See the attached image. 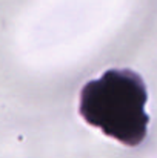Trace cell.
<instances>
[{
  "mask_svg": "<svg viewBox=\"0 0 157 158\" xmlns=\"http://www.w3.org/2000/svg\"><path fill=\"white\" fill-rule=\"evenodd\" d=\"M145 105L143 85L126 72H106L82 92L83 117L126 144H137L146 134Z\"/></svg>",
  "mask_w": 157,
  "mask_h": 158,
  "instance_id": "7a4b0ae2",
  "label": "cell"
},
{
  "mask_svg": "<svg viewBox=\"0 0 157 158\" xmlns=\"http://www.w3.org/2000/svg\"><path fill=\"white\" fill-rule=\"evenodd\" d=\"M153 158H157V155H156V157H153Z\"/></svg>",
  "mask_w": 157,
  "mask_h": 158,
  "instance_id": "3957f363",
  "label": "cell"
},
{
  "mask_svg": "<svg viewBox=\"0 0 157 158\" xmlns=\"http://www.w3.org/2000/svg\"><path fill=\"white\" fill-rule=\"evenodd\" d=\"M109 6L59 8L33 15L20 29V48L39 68H62L93 52L119 28Z\"/></svg>",
  "mask_w": 157,
  "mask_h": 158,
  "instance_id": "6da1fadb",
  "label": "cell"
}]
</instances>
